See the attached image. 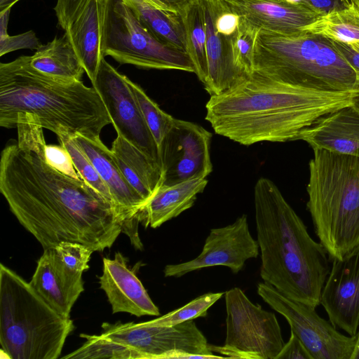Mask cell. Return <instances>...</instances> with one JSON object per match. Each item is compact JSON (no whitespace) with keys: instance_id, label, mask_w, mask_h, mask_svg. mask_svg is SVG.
<instances>
[{"instance_id":"ee69618b","label":"cell","mask_w":359,"mask_h":359,"mask_svg":"<svg viewBox=\"0 0 359 359\" xmlns=\"http://www.w3.org/2000/svg\"><path fill=\"white\" fill-rule=\"evenodd\" d=\"M145 1H147L149 4H150L151 5H152L154 7L158 8L160 6V4L158 3V1L157 0H145Z\"/></svg>"},{"instance_id":"7c38bea8","label":"cell","mask_w":359,"mask_h":359,"mask_svg":"<svg viewBox=\"0 0 359 359\" xmlns=\"http://www.w3.org/2000/svg\"><path fill=\"white\" fill-rule=\"evenodd\" d=\"M127 78L104 57L92 84L100 95L117 134L161 168L158 144L129 88Z\"/></svg>"},{"instance_id":"9a60e30c","label":"cell","mask_w":359,"mask_h":359,"mask_svg":"<svg viewBox=\"0 0 359 359\" xmlns=\"http://www.w3.org/2000/svg\"><path fill=\"white\" fill-rule=\"evenodd\" d=\"M331 261L320 304L334 327L355 336L359 331V245Z\"/></svg>"},{"instance_id":"f546056e","label":"cell","mask_w":359,"mask_h":359,"mask_svg":"<svg viewBox=\"0 0 359 359\" xmlns=\"http://www.w3.org/2000/svg\"><path fill=\"white\" fill-rule=\"evenodd\" d=\"M57 139L60 145L68 151L74 166L81 178L114 203L108 187L101 178L93 163L76 144L73 136L63 135L57 137Z\"/></svg>"},{"instance_id":"bcb514c9","label":"cell","mask_w":359,"mask_h":359,"mask_svg":"<svg viewBox=\"0 0 359 359\" xmlns=\"http://www.w3.org/2000/svg\"><path fill=\"white\" fill-rule=\"evenodd\" d=\"M289 3H298L300 2L301 0H286Z\"/></svg>"},{"instance_id":"9c48e42d","label":"cell","mask_w":359,"mask_h":359,"mask_svg":"<svg viewBox=\"0 0 359 359\" xmlns=\"http://www.w3.org/2000/svg\"><path fill=\"white\" fill-rule=\"evenodd\" d=\"M102 53L121 65L194 73L187 52L157 39L123 0H104Z\"/></svg>"},{"instance_id":"ac0fdd59","label":"cell","mask_w":359,"mask_h":359,"mask_svg":"<svg viewBox=\"0 0 359 359\" xmlns=\"http://www.w3.org/2000/svg\"><path fill=\"white\" fill-rule=\"evenodd\" d=\"M232 11L257 29L288 33L302 29L322 15L300 1L224 0Z\"/></svg>"},{"instance_id":"d6986e66","label":"cell","mask_w":359,"mask_h":359,"mask_svg":"<svg viewBox=\"0 0 359 359\" xmlns=\"http://www.w3.org/2000/svg\"><path fill=\"white\" fill-rule=\"evenodd\" d=\"M82 274L65 265L54 247L48 248L39 258L29 283L56 311L69 317L74 303L84 290Z\"/></svg>"},{"instance_id":"74e56055","label":"cell","mask_w":359,"mask_h":359,"mask_svg":"<svg viewBox=\"0 0 359 359\" xmlns=\"http://www.w3.org/2000/svg\"><path fill=\"white\" fill-rule=\"evenodd\" d=\"M301 1L322 15L333 11L346 8L350 5L348 0H301Z\"/></svg>"},{"instance_id":"8fae6325","label":"cell","mask_w":359,"mask_h":359,"mask_svg":"<svg viewBox=\"0 0 359 359\" xmlns=\"http://www.w3.org/2000/svg\"><path fill=\"white\" fill-rule=\"evenodd\" d=\"M257 290L267 304L285 318L313 359H351L357 334H342L318 315L316 307L290 299L266 283H258Z\"/></svg>"},{"instance_id":"f1b7e54d","label":"cell","mask_w":359,"mask_h":359,"mask_svg":"<svg viewBox=\"0 0 359 359\" xmlns=\"http://www.w3.org/2000/svg\"><path fill=\"white\" fill-rule=\"evenodd\" d=\"M127 82L158 147L172 126L175 118L163 111L137 83ZM159 149V148H158Z\"/></svg>"},{"instance_id":"30bf717a","label":"cell","mask_w":359,"mask_h":359,"mask_svg":"<svg viewBox=\"0 0 359 359\" xmlns=\"http://www.w3.org/2000/svg\"><path fill=\"white\" fill-rule=\"evenodd\" d=\"M226 337L210 345L226 358L276 359L285 342L276 315L252 303L239 287L224 293Z\"/></svg>"},{"instance_id":"7402d4cb","label":"cell","mask_w":359,"mask_h":359,"mask_svg":"<svg viewBox=\"0 0 359 359\" xmlns=\"http://www.w3.org/2000/svg\"><path fill=\"white\" fill-rule=\"evenodd\" d=\"M104 0H86L80 13L65 30L85 72L94 82L102 58Z\"/></svg>"},{"instance_id":"8992f818","label":"cell","mask_w":359,"mask_h":359,"mask_svg":"<svg viewBox=\"0 0 359 359\" xmlns=\"http://www.w3.org/2000/svg\"><path fill=\"white\" fill-rule=\"evenodd\" d=\"M307 208L330 260L359 245V157L313 149Z\"/></svg>"},{"instance_id":"ab89813d","label":"cell","mask_w":359,"mask_h":359,"mask_svg":"<svg viewBox=\"0 0 359 359\" xmlns=\"http://www.w3.org/2000/svg\"><path fill=\"white\" fill-rule=\"evenodd\" d=\"M160 3L165 6L170 11L175 12L178 14L183 11V9L192 1V0H158Z\"/></svg>"},{"instance_id":"5bb4252c","label":"cell","mask_w":359,"mask_h":359,"mask_svg":"<svg viewBox=\"0 0 359 359\" xmlns=\"http://www.w3.org/2000/svg\"><path fill=\"white\" fill-rule=\"evenodd\" d=\"M259 249L257 241L250 233L247 215L243 214L231 224L210 229L198 256L188 262L166 265L164 276L179 278L215 266H224L238 273L247 260L257 257Z\"/></svg>"},{"instance_id":"f35d334b","label":"cell","mask_w":359,"mask_h":359,"mask_svg":"<svg viewBox=\"0 0 359 359\" xmlns=\"http://www.w3.org/2000/svg\"><path fill=\"white\" fill-rule=\"evenodd\" d=\"M332 41L339 53L359 75V51L348 43Z\"/></svg>"},{"instance_id":"1f68e13d","label":"cell","mask_w":359,"mask_h":359,"mask_svg":"<svg viewBox=\"0 0 359 359\" xmlns=\"http://www.w3.org/2000/svg\"><path fill=\"white\" fill-rule=\"evenodd\" d=\"M259 30L240 18L233 38V53L236 67L247 76L253 73L254 43Z\"/></svg>"},{"instance_id":"d4e9b609","label":"cell","mask_w":359,"mask_h":359,"mask_svg":"<svg viewBox=\"0 0 359 359\" xmlns=\"http://www.w3.org/2000/svg\"><path fill=\"white\" fill-rule=\"evenodd\" d=\"M30 64L39 72L62 81H81L85 72L65 33L41 44L30 56Z\"/></svg>"},{"instance_id":"6da1fadb","label":"cell","mask_w":359,"mask_h":359,"mask_svg":"<svg viewBox=\"0 0 359 359\" xmlns=\"http://www.w3.org/2000/svg\"><path fill=\"white\" fill-rule=\"evenodd\" d=\"M16 128L18 140L1 154L0 191L20 224L43 249L62 241L110 248L124 226L114 204L48 162L43 128L29 121Z\"/></svg>"},{"instance_id":"60d3db41","label":"cell","mask_w":359,"mask_h":359,"mask_svg":"<svg viewBox=\"0 0 359 359\" xmlns=\"http://www.w3.org/2000/svg\"><path fill=\"white\" fill-rule=\"evenodd\" d=\"M20 0H0V13H2L12 6Z\"/></svg>"},{"instance_id":"3957f363","label":"cell","mask_w":359,"mask_h":359,"mask_svg":"<svg viewBox=\"0 0 359 359\" xmlns=\"http://www.w3.org/2000/svg\"><path fill=\"white\" fill-rule=\"evenodd\" d=\"M254 205L262 279L290 299L319 306L330 269L325 248L271 180L257 181Z\"/></svg>"},{"instance_id":"7a4b0ae2","label":"cell","mask_w":359,"mask_h":359,"mask_svg":"<svg viewBox=\"0 0 359 359\" xmlns=\"http://www.w3.org/2000/svg\"><path fill=\"white\" fill-rule=\"evenodd\" d=\"M355 93L306 88L252 74L210 95L205 119L215 133L245 146L294 141L321 117L351 105Z\"/></svg>"},{"instance_id":"277c9868","label":"cell","mask_w":359,"mask_h":359,"mask_svg":"<svg viewBox=\"0 0 359 359\" xmlns=\"http://www.w3.org/2000/svg\"><path fill=\"white\" fill-rule=\"evenodd\" d=\"M20 121L57 137L81 135L90 140L100 139L103 128L111 123L94 87L48 76L31 65L28 55L0 64V126L16 128Z\"/></svg>"},{"instance_id":"5b68a950","label":"cell","mask_w":359,"mask_h":359,"mask_svg":"<svg viewBox=\"0 0 359 359\" xmlns=\"http://www.w3.org/2000/svg\"><path fill=\"white\" fill-rule=\"evenodd\" d=\"M252 74L311 89L359 90L358 74L332 41L303 29L288 33L259 29L254 43Z\"/></svg>"},{"instance_id":"8d00e7d4","label":"cell","mask_w":359,"mask_h":359,"mask_svg":"<svg viewBox=\"0 0 359 359\" xmlns=\"http://www.w3.org/2000/svg\"><path fill=\"white\" fill-rule=\"evenodd\" d=\"M276 359H313L309 351L292 331L287 343H285Z\"/></svg>"},{"instance_id":"4316f807","label":"cell","mask_w":359,"mask_h":359,"mask_svg":"<svg viewBox=\"0 0 359 359\" xmlns=\"http://www.w3.org/2000/svg\"><path fill=\"white\" fill-rule=\"evenodd\" d=\"M180 15L184 25L186 52L193 63L194 73L204 86L208 79V67L202 0H192Z\"/></svg>"},{"instance_id":"d6a6232c","label":"cell","mask_w":359,"mask_h":359,"mask_svg":"<svg viewBox=\"0 0 359 359\" xmlns=\"http://www.w3.org/2000/svg\"><path fill=\"white\" fill-rule=\"evenodd\" d=\"M11 9L0 13V56L19 49L36 50L41 43L32 30L15 36L8 35L7 25Z\"/></svg>"},{"instance_id":"e0dca14e","label":"cell","mask_w":359,"mask_h":359,"mask_svg":"<svg viewBox=\"0 0 359 359\" xmlns=\"http://www.w3.org/2000/svg\"><path fill=\"white\" fill-rule=\"evenodd\" d=\"M127 263L128 259L119 252L112 259L103 258L100 285L111 306L112 313L125 312L137 317L158 316V306L137 277L135 269H130Z\"/></svg>"},{"instance_id":"ba28073f","label":"cell","mask_w":359,"mask_h":359,"mask_svg":"<svg viewBox=\"0 0 359 359\" xmlns=\"http://www.w3.org/2000/svg\"><path fill=\"white\" fill-rule=\"evenodd\" d=\"M99 335L81 334L86 341L64 356L72 358L170 359L226 358L215 355L194 320L174 326H158L147 321L104 323Z\"/></svg>"},{"instance_id":"52a82bcc","label":"cell","mask_w":359,"mask_h":359,"mask_svg":"<svg viewBox=\"0 0 359 359\" xmlns=\"http://www.w3.org/2000/svg\"><path fill=\"white\" fill-rule=\"evenodd\" d=\"M29 282L0 264V344L11 359H56L74 330Z\"/></svg>"},{"instance_id":"83f0119b","label":"cell","mask_w":359,"mask_h":359,"mask_svg":"<svg viewBox=\"0 0 359 359\" xmlns=\"http://www.w3.org/2000/svg\"><path fill=\"white\" fill-rule=\"evenodd\" d=\"M302 29L333 41H359V12L350 4L346 8L318 17Z\"/></svg>"},{"instance_id":"4dcf8cb0","label":"cell","mask_w":359,"mask_h":359,"mask_svg":"<svg viewBox=\"0 0 359 359\" xmlns=\"http://www.w3.org/2000/svg\"><path fill=\"white\" fill-rule=\"evenodd\" d=\"M224 294L223 292L205 293L179 309L147 322L154 325L170 327L198 317H205L208 310Z\"/></svg>"},{"instance_id":"603a6c76","label":"cell","mask_w":359,"mask_h":359,"mask_svg":"<svg viewBox=\"0 0 359 359\" xmlns=\"http://www.w3.org/2000/svg\"><path fill=\"white\" fill-rule=\"evenodd\" d=\"M208 184L206 178H194L172 186H161L138 213L145 227L157 228L194 204Z\"/></svg>"},{"instance_id":"f6af8a7d","label":"cell","mask_w":359,"mask_h":359,"mask_svg":"<svg viewBox=\"0 0 359 359\" xmlns=\"http://www.w3.org/2000/svg\"><path fill=\"white\" fill-rule=\"evenodd\" d=\"M351 46L357 50L359 51V41H355L353 43H350Z\"/></svg>"},{"instance_id":"d590c367","label":"cell","mask_w":359,"mask_h":359,"mask_svg":"<svg viewBox=\"0 0 359 359\" xmlns=\"http://www.w3.org/2000/svg\"><path fill=\"white\" fill-rule=\"evenodd\" d=\"M86 0H57L54 7L58 25L65 30L80 13Z\"/></svg>"},{"instance_id":"484cf974","label":"cell","mask_w":359,"mask_h":359,"mask_svg":"<svg viewBox=\"0 0 359 359\" xmlns=\"http://www.w3.org/2000/svg\"><path fill=\"white\" fill-rule=\"evenodd\" d=\"M123 1L157 39L186 52L185 34L180 14L157 8L145 0Z\"/></svg>"},{"instance_id":"e575fe53","label":"cell","mask_w":359,"mask_h":359,"mask_svg":"<svg viewBox=\"0 0 359 359\" xmlns=\"http://www.w3.org/2000/svg\"><path fill=\"white\" fill-rule=\"evenodd\" d=\"M45 152L48 162L53 167L72 177L81 178L68 151L62 145L46 144Z\"/></svg>"},{"instance_id":"cb8c5ba5","label":"cell","mask_w":359,"mask_h":359,"mask_svg":"<svg viewBox=\"0 0 359 359\" xmlns=\"http://www.w3.org/2000/svg\"><path fill=\"white\" fill-rule=\"evenodd\" d=\"M111 151L126 180L147 203L163 184L160 165L118 134Z\"/></svg>"},{"instance_id":"b9f144b4","label":"cell","mask_w":359,"mask_h":359,"mask_svg":"<svg viewBox=\"0 0 359 359\" xmlns=\"http://www.w3.org/2000/svg\"><path fill=\"white\" fill-rule=\"evenodd\" d=\"M352 107L359 112V90L356 91L355 93L353 101H352Z\"/></svg>"},{"instance_id":"4fadbf2b","label":"cell","mask_w":359,"mask_h":359,"mask_svg":"<svg viewBox=\"0 0 359 359\" xmlns=\"http://www.w3.org/2000/svg\"><path fill=\"white\" fill-rule=\"evenodd\" d=\"M212 133L202 126L175 118L159 145L162 186H172L194 178H206L212 171Z\"/></svg>"},{"instance_id":"44dd1931","label":"cell","mask_w":359,"mask_h":359,"mask_svg":"<svg viewBox=\"0 0 359 359\" xmlns=\"http://www.w3.org/2000/svg\"><path fill=\"white\" fill-rule=\"evenodd\" d=\"M206 32V53L208 75L205 90L219 95L248 77L236 67L233 53V38L217 32L212 0H202Z\"/></svg>"},{"instance_id":"2e32d148","label":"cell","mask_w":359,"mask_h":359,"mask_svg":"<svg viewBox=\"0 0 359 359\" xmlns=\"http://www.w3.org/2000/svg\"><path fill=\"white\" fill-rule=\"evenodd\" d=\"M75 142L88 158L98 174L108 187L113 202L124 222V233L130 237L132 231L137 233L138 213L145 200L133 188L121 173L111 149L100 139L90 140L81 135L73 136Z\"/></svg>"},{"instance_id":"7bdbcfd3","label":"cell","mask_w":359,"mask_h":359,"mask_svg":"<svg viewBox=\"0 0 359 359\" xmlns=\"http://www.w3.org/2000/svg\"><path fill=\"white\" fill-rule=\"evenodd\" d=\"M348 1L359 12V0H348Z\"/></svg>"},{"instance_id":"836d02e7","label":"cell","mask_w":359,"mask_h":359,"mask_svg":"<svg viewBox=\"0 0 359 359\" xmlns=\"http://www.w3.org/2000/svg\"><path fill=\"white\" fill-rule=\"evenodd\" d=\"M54 248L60 259L70 269L81 273L88 269L93 251L87 246L79 243L62 241Z\"/></svg>"},{"instance_id":"ffe728a7","label":"cell","mask_w":359,"mask_h":359,"mask_svg":"<svg viewBox=\"0 0 359 359\" xmlns=\"http://www.w3.org/2000/svg\"><path fill=\"white\" fill-rule=\"evenodd\" d=\"M296 140L313 149L359 157V112L348 105L330 112L304 129Z\"/></svg>"}]
</instances>
